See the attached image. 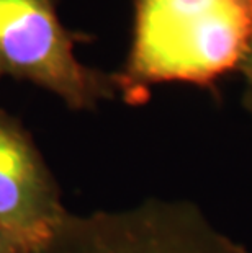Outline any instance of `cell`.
<instances>
[{
    "mask_svg": "<svg viewBox=\"0 0 252 253\" xmlns=\"http://www.w3.org/2000/svg\"><path fill=\"white\" fill-rule=\"evenodd\" d=\"M239 69L244 72L246 80H248V96H249V101H251V106H252V42H251L248 54L244 56V61H243V64H241Z\"/></svg>",
    "mask_w": 252,
    "mask_h": 253,
    "instance_id": "obj_6",
    "label": "cell"
},
{
    "mask_svg": "<svg viewBox=\"0 0 252 253\" xmlns=\"http://www.w3.org/2000/svg\"><path fill=\"white\" fill-rule=\"evenodd\" d=\"M28 253H252L195 204L149 199L120 211L67 212Z\"/></svg>",
    "mask_w": 252,
    "mask_h": 253,
    "instance_id": "obj_2",
    "label": "cell"
},
{
    "mask_svg": "<svg viewBox=\"0 0 252 253\" xmlns=\"http://www.w3.org/2000/svg\"><path fill=\"white\" fill-rule=\"evenodd\" d=\"M252 42V0H136L118 93L141 103L157 84L208 85L241 67Z\"/></svg>",
    "mask_w": 252,
    "mask_h": 253,
    "instance_id": "obj_1",
    "label": "cell"
},
{
    "mask_svg": "<svg viewBox=\"0 0 252 253\" xmlns=\"http://www.w3.org/2000/svg\"><path fill=\"white\" fill-rule=\"evenodd\" d=\"M67 212L57 181L31 134L0 108V227L36 245Z\"/></svg>",
    "mask_w": 252,
    "mask_h": 253,
    "instance_id": "obj_4",
    "label": "cell"
},
{
    "mask_svg": "<svg viewBox=\"0 0 252 253\" xmlns=\"http://www.w3.org/2000/svg\"><path fill=\"white\" fill-rule=\"evenodd\" d=\"M33 245L26 244L18 235L0 227V253H28Z\"/></svg>",
    "mask_w": 252,
    "mask_h": 253,
    "instance_id": "obj_5",
    "label": "cell"
},
{
    "mask_svg": "<svg viewBox=\"0 0 252 253\" xmlns=\"http://www.w3.org/2000/svg\"><path fill=\"white\" fill-rule=\"evenodd\" d=\"M79 38L61 23L54 0H0V79L45 88L71 110H94L118 87L115 75L76 57Z\"/></svg>",
    "mask_w": 252,
    "mask_h": 253,
    "instance_id": "obj_3",
    "label": "cell"
}]
</instances>
